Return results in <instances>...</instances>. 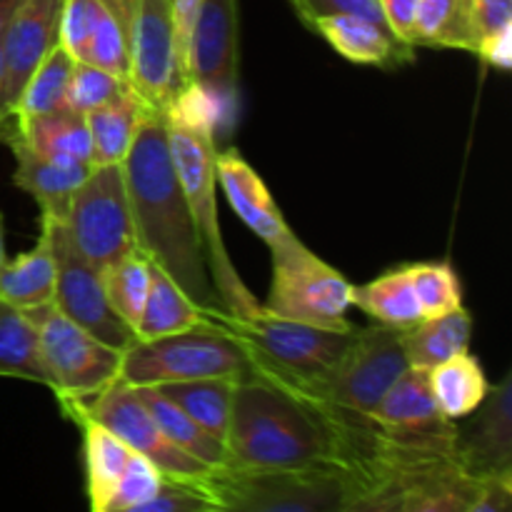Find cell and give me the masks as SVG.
I'll return each mask as SVG.
<instances>
[{
	"label": "cell",
	"instance_id": "6da1fadb",
	"mask_svg": "<svg viewBox=\"0 0 512 512\" xmlns=\"http://www.w3.org/2000/svg\"><path fill=\"white\" fill-rule=\"evenodd\" d=\"M138 250L158 265L198 308L220 323L230 318L210 280L203 240L175 173L160 110H148L123 160Z\"/></svg>",
	"mask_w": 512,
	"mask_h": 512
},
{
	"label": "cell",
	"instance_id": "7a4b0ae2",
	"mask_svg": "<svg viewBox=\"0 0 512 512\" xmlns=\"http://www.w3.org/2000/svg\"><path fill=\"white\" fill-rule=\"evenodd\" d=\"M353 413L300 398L258 375L238 380L225 448L243 468H345Z\"/></svg>",
	"mask_w": 512,
	"mask_h": 512
},
{
	"label": "cell",
	"instance_id": "3957f363",
	"mask_svg": "<svg viewBox=\"0 0 512 512\" xmlns=\"http://www.w3.org/2000/svg\"><path fill=\"white\" fill-rule=\"evenodd\" d=\"M163 118L175 173H178L190 213L198 225L215 293L230 318H250L263 310V303H258V298L245 288L233 260H230L228 248L223 243V230H220L218 203H215V188H218L215 130H218L220 120H225L223 113H220L218 103L190 80L180 90L178 98L163 110Z\"/></svg>",
	"mask_w": 512,
	"mask_h": 512
},
{
	"label": "cell",
	"instance_id": "277c9868",
	"mask_svg": "<svg viewBox=\"0 0 512 512\" xmlns=\"http://www.w3.org/2000/svg\"><path fill=\"white\" fill-rule=\"evenodd\" d=\"M225 325L245 345L253 370L250 375H258L290 393H303L325 378L358 333V325L353 330H330L278 318L265 308L243 320L228 318Z\"/></svg>",
	"mask_w": 512,
	"mask_h": 512
},
{
	"label": "cell",
	"instance_id": "5b68a950",
	"mask_svg": "<svg viewBox=\"0 0 512 512\" xmlns=\"http://www.w3.org/2000/svg\"><path fill=\"white\" fill-rule=\"evenodd\" d=\"M200 485L220 510L348 512L353 478L345 468H213Z\"/></svg>",
	"mask_w": 512,
	"mask_h": 512
},
{
	"label": "cell",
	"instance_id": "8992f818",
	"mask_svg": "<svg viewBox=\"0 0 512 512\" xmlns=\"http://www.w3.org/2000/svg\"><path fill=\"white\" fill-rule=\"evenodd\" d=\"M253 373L245 345L228 325L195 328L153 340H135L120 358L118 380L140 385L180 383L198 378L243 380Z\"/></svg>",
	"mask_w": 512,
	"mask_h": 512
},
{
	"label": "cell",
	"instance_id": "52a82bcc",
	"mask_svg": "<svg viewBox=\"0 0 512 512\" xmlns=\"http://www.w3.org/2000/svg\"><path fill=\"white\" fill-rule=\"evenodd\" d=\"M273 283H270L268 313L298 323L320 325L330 330H353L348 320L353 285L295 235L273 250Z\"/></svg>",
	"mask_w": 512,
	"mask_h": 512
},
{
	"label": "cell",
	"instance_id": "ba28073f",
	"mask_svg": "<svg viewBox=\"0 0 512 512\" xmlns=\"http://www.w3.org/2000/svg\"><path fill=\"white\" fill-rule=\"evenodd\" d=\"M63 228L73 248L100 270L138 250L123 163L90 168L70 198Z\"/></svg>",
	"mask_w": 512,
	"mask_h": 512
},
{
	"label": "cell",
	"instance_id": "9c48e42d",
	"mask_svg": "<svg viewBox=\"0 0 512 512\" xmlns=\"http://www.w3.org/2000/svg\"><path fill=\"white\" fill-rule=\"evenodd\" d=\"M405 368L408 358L400 345V328L375 323L358 328L340 363L318 383L295 395L368 418Z\"/></svg>",
	"mask_w": 512,
	"mask_h": 512
},
{
	"label": "cell",
	"instance_id": "30bf717a",
	"mask_svg": "<svg viewBox=\"0 0 512 512\" xmlns=\"http://www.w3.org/2000/svg\"><path fill=\"white\" fill-rule=\"evenodd\" d=\"M23 313L38 328L40 355L50 375V390L60 400H85L118 378L123 353L100 343L65 318L53 300Z\"/></svg>",
	"mask_w": 512,
	"mask_h": 512
},
{
	"label": "cell",
	"instance_id": "8fae6325",
	"mask_svg": "<svg viewBox=\"0 0 512 512\" xmlns=\"http://www.w3.org/2000/svg\"><path fill=\"white\" fill-rule=\"evenodd\" d=\"M63 408H75L105 430L123 440L133 453L148 458L160 475L175 480H203L213 468L195 460L178 445L170 443L133 385L115 378L100 393L85 400H60Z\"/></svg>",
	"mask_w": 512,
	"mask_h": 512
},
{
	"label": "cell",
	"instance_id": "7c38bea8",
	"mask_svg": "<svg viewBox=\"0 0 512 512\" xmlns=\"http://www.w3.org/2000/svg\"><path fill=\"white\" fill-rule=\"evenodd\" d=\"M40 225L53 245L55 263H58L53 293L55 308L100 343L125 353L138 338H135V330L110 308L103 288V270L88 263L73 248L63 223L40 220Z\"/></svg>",
	"mask_w": 512,
	"mask_h": 512
},
{
	"label": "cell",
	"instance_id": "4fadbf2b",
	"mask_svg": "<svg viewBox=\"0 0 512 512\" xmlns=\"http://www.w3.org/2000/svg\"><path fill=\"white\" fill-rule=\"evenodd\" d=\"M130 88L148 108L163 113L190 83L175 55L170 0H135L128 25Z\"/></svg>",
	"mask_w": 512,
	"mask_h": 512
},
{
	"label": "cell",
	"instance_id": "5bb4252c",
	"mask_svg": "<svg viewBox=\"0 0 512 512\" xmlns=\"http://www.w3.org/2000/svg\"><path fill=\"white\" fill-rule=\"evenodd\" d=\"M240 70L238 0H200L188 48V80L205 90L230 120Z\"/></svg>",
	"mask_w": 512,
	"mask_h": 512
},
{
	"label": "cell",
	"instance_id": "9a60e30c",
	"mask_svg": "<svg viewBox=\"0 0 512 512\" xmlns=\"http://www.w3.org/2000/svg\"><path fill=\"white\" fill-rule=\"evenodd\" d=\"M368 418L395 443L453 455L458 423L440 413L430 390V370L408 365Z\"/></svg>",
	"mask_w": 512,
	"mask_h": 512
},
{
	"label": "cell",
	"instance_id": "2e32d148",
	"mask_svg": "<svg viewBox=\"0 0 512 512\" xmlns=\"http://www.w3.org/2000/svg\"><path fill=\"white\" fill-rule=\"evenodd\" d=\"M60 10L63 0H23L0 35V55H3L0 108L10 125H15V105L28 78L40 60L55 45H60Z\"/></svg>",
	"mask_w": 512,
	"mask_h": 512
},
{
	"label": "cell",
	"instance_id": "e0dca14e",
	"mask_svg": "<svg viewBox=\"0 0 512 512\" xmlns=\"http://www.w3.org/2000/svg\"><path fill=\"white\" fill-rule=\"evenodd\" d=\"M468 425H458L453 458L473 480H512V378L490 385Z\"/></svg>",
	"mask_w": 512,
	"mask_h": 512
},
{
	"label": "cell",
	"instance_id": "ac0fdd59",
	"mask_svg": "<svg viewBox=\"0 0 512 512\" xmlns=\"http://www.w3.org/2000/svg\"><path fill=\"white\" fill-rule=\"evenodd\" d=\"M215 175L230 208L270 250L295 235L260 175L250 168V163L238 150L230 148L215 155Z\"/></svg>",
	"mask_w": 512,
	"mask_h": 512
},
{
	"label": "cell",
	"instance_id": "d6986e66",
	"mask_svg": "<svg viewBox=\"0 0 512 512\" xmlns=\"http://www.w3.org/2000/svg\"><path fill=\"white\" fill-rule=\"evenodd\" d=\"M308 28L328 40L330 48L338 50L350 63L398 68L415 60V45L400 40L388 25L373 23L360 15H323Z\"/></svg>",
	"mask_w": 512,
	"mask_h": 512
},
{
	"label": "cell",
	"instance_id": "ffe728a7",
	"mask_svg": "<svg viewBox=\"0 0 512 512\" xmlns=\"http://www.w3.org/2000/svg\"><path fill=\"white\" fill-rule=\"evenodd\" d=\"M5 145H10L15 155L13 183L40 205V213H43L40 220L63 223L65 215H68L70 198L85 180V175L90 173V168L60 165L53 163V160L40 158L33 148H28L15 135Z\"/></svg>",
	"mask_w": 512,
	"mask_h": 512
},
{
	"label": "cell",
	"instance_id": "44dd1931",
	"mask_svg": "<svg viewBox=\"0 0 512 512\" xmlns=\"http://www.w3.org/2000/svg\"><path fill=\"white\" fill-rule=\"evenodd\" d=\"M13 135L23 140L28 148H33L40 158L53 160V163L78 165V168H93L95 165L93 140H90L85 115L70 108L15 118Z\"/></svg>",
	"mask_w": 512,
	"mask_h": 512
},
{
	"label": "cell",
	"instance_id": "7402d4cb",
	"mask_svg": "<svg viewBox=\"0 0 512 512\" xmlns=\"http://www.w3.org/2000/svg\"><path fill=\"white\" fill-rule=\"evenodd\" d=\"M68 418L78 423L83 430V460H85V493H88V505L93 512H108L110 498L115 493L120 475L133 450L115 438L110 430L90 420L75 408H63Z\"/></svg>",
	"mask_w": 512,
	"mask_h": 512
},
{
	"label": "cell",
	"instance_id": "603a6c76",
	"mask_svg": "<svg viewBox=\"0 0 512 512\" xmlns=\"http://www.w3.org/2000/svg\"><path fill=\"white\" fill-rule=\"evenodd\" d=\"M213 325L225 323L213 318L208 310L198 308L158 265H153L148 300H145V308L135 325V338L153 340L163 338V335L185 333V330L213 328Z\"/></svg>",
	"mask_w": 512,
	"mask_h": 512
},
{
	"label": "cell",
	"instance_id": "cb8c5ba5",
	"mask_svg": "<svg viewBox=\"0 0 512 512\" xmlns=\"http://www.w3.org/2000/svg\"><path fill=\"white\" fill-rule=\"evenodd\" d=\"M473 335V318L460 308L438 318H423L420 323L400 330V345L413 368H435L453 355L465 353Z\"/></svg>",
	"mask_w": 512,
	"mask_h": 512
},
{
	"label": "cell",
	"instance_id": "d4e9b609",
	"mask_svg": "<svg viewBox=\"0 0 512 512\" xmlns=\"http://www.w3.org/2000/svg\"><path fill=\"white\" fill-rule=\"evenodd\" d=\"M55 273H58V263H55L53 245L48 235L40 233L33 250L5 260L0 268V300L18 310L50 303L55 293Z\"/></svg>",
	"mask_w": 512,
	"mask_h": 512
},
{
	"label": "cell",
	"instance_id": "484cf974",
	"mask_svg": "<svg viewBox=\"0 0 512 512\" xmlns=\"http://www.w3.org/2000/svg\"><path fill=\"white\" fill-rule=\"evenodd\" d=\"M410 45L415 48H458L478 53L473 0H420Z\"/></svg>",
	"mask_w": 512,
	"mask_h": 512
},
{
	"label": "cell",
	"instance_id": "4316f807",
	"mask_svg": "<svg viewBox=\"0 0 512 512\" xmlns=\"http://www.w3.org/2000/svg\"><path fill=\"white\" fill-rule=\"evenodd\" d=\"M148 110L153 108H148L133 90H128L120 98L85 113L95 165L123 163Z\"/></svg>",
	"mask_w": 512,
	"mask_h": 512
},
{
	"label": "cell",
	"instance_id": "83f0119b",
	"mask_svg": "<svg viewBox=\"0 0 512 512\" xmlns=\"http://www.w3.org/2000/svg\"><path fill=\"white\" fill-rule=\"evenodd\" d=\"M235 385H238L235 378H198L153 385V388H158L160 395H165L170 403L178 405L185 415H190L195 423L203 425L210 435L225 443Z\"/></svg>",
	"mask_w": 512,
	"mask_h": 512
},
{
	"label": "cell",
	"instance_id": "f1b7e54d",
	"mask_svg": "<svg viewBox=\"0 0 512 512\" xmlns=\"http://www.w3.org/2000/svg\"><path fill=\"white\" fill-rule=\"evenodd\" d=\"M135 390H138L143 405L150 410V415H153L155 423L160 425V430H163L170 443H175L180 450L193 455L195 460L205 463L208 468L230 465V453L223 440L210 435L203 425L195 423L178 405L170 403L165 395H160L158 388H153V385H140Z\"/></svg>",
	"mask_w": 512,
	"mask_h": 512
},
{
	"label": "cell",
	"instance_id": "f546056e",
	"mask_svg": "<svg viewBox=\"0 0 512 512\" xmlns=\"http://www.w3.org/2000/svg\"><path fill=\"white\" fill-rule=\"evenodd\" d=\"M430 390L445 418L463 420L478 410L488 395L490 383L480 360L465 350L430 368Z\"/></svg>",
	"mask_w": 512,
	"mask_h": 512
},
{
	"label": "cell",
	"instance_id": "4dcf8cb0",
	"mask_svg": "<svg viewBox=\"0 0 512 512\" xmlns=\"http://www.w3.org/2000/svg\"><path fill=\"white\" fill-rule=\"evenodd\" d=\"M350 303L370 315L375 323L390 325V328L405 330L423 320V310L408 280V268L388 270L373 283L353 285Z\"/></svg>",
	"mask_w": 512,
	"mask_h": 512
},
{
	"label": "cell",
	"instance_id": "1f68e13d",
	"mask_svg": "<svg viewBox=\"0 0 512 512\" xmlns=\"http://www.w3.org/2000/svg\"><path fill=\"white\" fill-rule=\"evenodd\" d=\"M0 375L23 378L50 388V375L40 355L38 328L23 310L0 300Z\"/></svg>",
	"mask_w": 512,
	"mask_h": 512
},
{
	"label": "cell",
	"instance_id": "d6a6232c",
	"mask_svg": "<svg viewBox=\"0 0 512 512\" xmlns=\"http://www.w3.org/2000/svg\"><path fill=\"white\" fill-rule=\"evenodd\" d=\"M150 275H153V263L140 250H133L103 268V288L110 308L133 330L148 300Z\"/></svg>",
	"mask_w": 512,
	"mask_h": 512
},
{
	"label": "cell",
	"instance_id": "836d02e7",
	"mask_svg": "<svg viewBox=\"0 0 512 512\" xmlns=\"http://www.w3.org/2000/svg\"><path fill=\"white\" fill-rule=\"evenodd\" d=\"M75 60L63 50V45H55L48 55L38 63L33 75L25 83L15 105V118H28V115L53 113L65 108V93H68V80L73 73Z\"/></svg>",
	"mask_w": 512,
	"mask_h": 512
},
{
	"label": "cell",
	"instance_id": "e575fe53",
	"mask_svg": "<svg viewBox=\"0 0 512 512\" xmlns=\"http://www.w3.org/2000/svg\"><path fill=\"white\" fill-rule=\"evenodd\" d=\"M405 268L423 318H438L463 305V285L450 263L433 260V263H415Z\"/></svg>",
	"mask_w": 512,
	"mask_h": 512
},
{
	"label": "cell",
	"instance_id": "d590c367",
	"mask_svg": "<svg viewBox=\"0 0 512 512\" xmlns=\"http://www.w3.org/2000/svg\"><path fill=\"white\" fill-rule=\"evenodd\" d=\"M128 90H133L128 80L118 78V75L108 73V70L98 68L93 63L75 60L73 73H70L68 80V93H65V108L85 115L90 110L100 108V105L110 103V100L120 98Z\"/></svg>",
	"mask_w": 512,
	"mask_h": 512
},
{
	"label": "cell",
	"instance_id": "8d00e7d4",
	"mask_svg": "<svg viewBox=\"0 0 512 512\" xmlns=\"http://www.w3.org/2000/svg\"><path fill=\"white\" fill-rule=\"evenodd\" d=\"M88 63L98 65V68L108 70V73L118 75L123 80H128L130 75L128 40H125L123 25H120V20L103 3H100V13L98 20H95L93 35H90Z\"/></svg>",
	"mask_w": 512,
	"mask_h": 512
},
{
	"label": "cell",
	"instance_id": "74e56055",
	"mask_svg": "<svg viewBox=\"0 0 512 512\" xmlns=\"http://www.w3.org/2000/svg\"><path fill=\"white\" fill-rule=\"evenodd\" d=\"M160 480H163V475L148 458L130 453L128 465H125L123 475L115 485L113 498H110L108 512H140L155 498Z\"/></svg>",
	"mask_w": 512,
	"mask_h": 512
},
{
	"label": "cell",
	"instance_id": "f35d334b",
	"mask_svg": "<svg viewBox=\"0 0 512 512\" xmlns=\"http://www.w3.org/2000/svg\"><path fill=\"white\" fill-rule=\"evenodd\" d=\"M100 13V0H63L60 10V45L73 60L88 63V45L95 20Z\"/></svg>",
	"mask_w": 512,
	"mask_h": 512
},
{
	"label": "cell",
	"instance_id": "ab89813d",
	"mask_svg": "<svg viewBox=\"0 0 512 512\" xmlns=\"http://www.w3.org/2000/svg\"><path fill=\"white\" fill-rule=\"evenodd\" d=\"M140 512H220L218 503L205 493L200 480H160L155 498Z\"/></svg>",
	"mask_w": 512,
	"mask_h": 512
},
{
	"label": "cell",
	"instance_id": "60d3db41",
	"mask_svg": "<svg viewBox=\"0 0 512 512\" xmlns=\"http://www.w3.org/2000/svg\"><path fill=\"white\" fill-rule=\"evenodd\" d=\"M290 5L305 25L323 18V15H360V18L373 20V23L388 25L378 0H290Z\"/></svg>",
	"mask_w": 512,
	"mask_h": 512
},
{
	"label": "cell",
	"instance_id": "b9f144b4",
	"mask_svg": "<svg viewBox=\"0 0 512 512\" xmlns=\"http://www.w3.org/2000/svg\"><path fill=\"white\" fill-rule=\"evenodd\" d=\"M473 15L480 43L505 33V30H512V0H473Z\"/></svg>",
	"mask_w": 512,
	"mask_h": 512
},
{
	"label": "cell",
	"instance_id": "7bdbcfd3",
	"mask_svg": "<svg viewBox=\"0 0 512 512\" xmlns=\"http://www.w3.org/2000/svg\"><path fill=\"white\" fill-rule=\"evenodd\" d=\"M200 0H170L173 8V28H175V55H178L180 68L188 75V48L190 33H193L195 15H198Z\"/></svg>",
	"mask_w": 512,
	"mask_h": 512
},
{
	"label": "cell",
	"instance_id": "ee69618b",
	"mask_svg": "<svg viewBox=\"0 0 512 512\" xmlns=\"http://www.w3.org/2000/svg\"><path fill=\"white\" fill-rule=\"evenodd\" d=\"M380 10L385 15V23L390 25L395 35L405 43H410V30H413L415 15H418L420 0H378Z\"/></svg>",
	"mask_w": 512,
	"mask_h": 512
},
{
	"label": "cell",
	"instance_id": "f6af8a7d",
	"mask_svg": "<svg viewBox=\"0 0 512 512\" xmlns=\"http://www.w3.org/2000/svg\"><path fill=\"white\" fill-rule=\"evenodd\" d=\"M478 55L488 65L498 70H510L512 63V30H505V33L493 35L485 43H480Z\"/></svg>",
	"mask_w": 512,
	"mask_h": 512
},
{
	"label": "cell",
	"instance_id": "bcb514c9",
	"mask_svg": "<svg viewBox=\"0 0 512 512\" xmlns=\"http://www.w3.org/2000/svg\"><path fill=\"white\" fill-rule=\"evenodd\" d=\"M20 3H23V0H0V35H3V30L8 28V23L13 20Z\"/></svg>",
	"mask_w": 512,
	"mask_h": 512
},
{
	"label": "cell",
	"instance_id": "7dc6e473",
	"mask_svg": "<svg viewBox=\"0 0 512 512\" xmlns=\"http://www.w3.org/2000/svg\"><path fill=\"white\" fill-rule=\"evenodd\" d=\"M0 88H3V55H0ZM15 133V125H10L3 118V108H0V143H8L10 135Z\"/></svg>",
	"mask_w": 512,
	"mask_h": 512
},
{
	"label": "cell",
	"instance_id": "c3c4849f",
	"mask_svg": "<svg viewBox=\"0 0 512 512\" xmlns=\"http://www.w3.org/2000/svg\"><path fill=\"white\" fill-rule=\"evenodd\" d=\"M5 228H3V215H0V268H3L5 263Z\"/></svg>",
	"mask_w": 512,
	"mask_h": 512
}]
</instances>
